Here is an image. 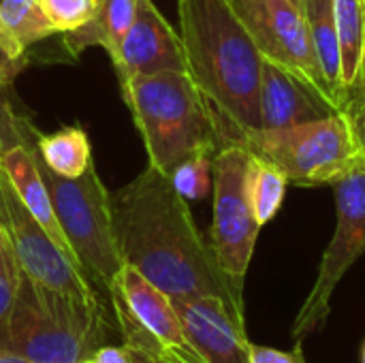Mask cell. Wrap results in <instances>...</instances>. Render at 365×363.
<instances>
[{
    "label": "cell",
    "instance_id": "obj_17",
    "mask_svg": "<svg viewBox=\"0 0 365 363\" xmlns=\"http://www.w3.org/2000/svg\"><path fill=\"white\" fill-rule=\"evenodd\" d=\"M340 41V109L349 92L365 83V0H334Z\"/></svg>",
    "mask_w": 365,
    "mask_h": 363
},
{
    "label": "cell",
    "instance_id": "obj_33",
    "mask_svg": "<svg viewBox=\"0 0 365 363\" xmlns=\"http://www.w3.org/2000/svg\"><path fill=\"white\" fill-rule=\"evenodd\" d=\"M81 363H92V359H86V362H81Z\"/></svg>",
    "mask_w": 365,
    "mask_h": 363
},
{
    "label": "cell",
    "instance_id": "obj_12",
    "mask_svg": "<svg viewBox=\"0 0 365 363\" xmlns=\"http://www.w3.org/2000/svg\"><path fill=\"white\" fill-rule=\"evenodd\" d=\"M107 295L120 302L163 344L165 357L156 363H207L188 342L169 295L145 280L135 267L124 263Z\"/></svg>",
    "mask_w": 365,
    "mask_h": 363
},
{
    "label": "cell",
    "instance_id": "obj_6",
    "mask_svg": "<svg viewBox=\"0 0 365 363\" xmlns=\"http://www.w3.org/2000/svg\"><path fill=\"white\" fill-rule=\"evenodd\" d=\"M237 145L274 165L289 184H336L364 165V154L342 111L274 131L246 133Z\"/></svg>",
    "mask_w": 365,
    "mask_h": 363
},
{
    "label": "cell",
    "instance_id": "obj_20",
    "mask_svg": "<svg viewBox=\"0 0 365 363\" xmlns=\"http://www.w3.org/2000/svg\"><path fill=\"white\" fill-rule=\"evenodd\" d=\"M287 178L269 163L250 154L248 163V195L255 216L261 227L272 223L287 197Z\"/></svg>",
    "mask_w": 365,
    "mask_h": 363
},
{
    "label": "cell",
    "instance_id": "obj_9",
    "mask_svg": "<svg viewBox=\"0 0 365 363\" xmlns=\"http://www.w3.org/2000/svg\"><path fill=\"white\" fill-rule=\"evenodd\" d=\"M0 229L9 240L19 270L34 282L77 297L88 304H98V291L88 280L83 270L60 250L41 223L19 199L9 175L0 167Z\"/></svg>",
    "mask_w": 365,
    "mask_h": 363
},
{
    "label": "cell",
    "instance_id": "obj_27",
    "mask_svg": "<svg viewBox=\"0 0 365 363\" xmlns=\"http://www.w3.org/2000/svg\"><path fill=\"white\" fill-rule=\"evenodd\" d=\"M24 122L26 120L19 118L13 111V107L6 105V101L0 98V154L6 148L24 141Z\"/></svg>",
    "mask_w": 365,
    "mask_h": 363
},
{
    "label": "cell",
    "instance_id": "obj_25",
    "mask_svg": "<svg viewBox=\"0 0 365 363\" xmlns=\"http://www.w3.org/2000/svg\"><path fill=\"white\" fill-rule=\"evenodd\" d=\"M28 49L19 47L0 26V88H9L28 64Z\"/></svg>",
    "mask_w": 365,
    "mask_h": 363
},
{
    "label": "cell",
    "instance_id": "obj_26",
    "mask_svg": "<svg viewBox=\"0 0 365 363\" xmlns=\"http://www.w3.org/2000/svg\"><path fill=\"white\" fill-rule=\"evenodd\" d=\"M340 111L346 116V120L351 124V131H353V135H355V139L359 143V150L364 154L365 163V83L344 96Z\"/></svg>",
    "mask_w": 365,
    "mask_h": 363
},
{
    "label": "cell",
    "instance_id": "obj_8",
    "mask_svg": "<svg viewBox=\"0 0 365 363\" xmlns=\"http://www.w3.org/2000/svg\"><path fill=\"white\" fill-rule=\"evenodd\" d=\"M248 163L250 152L237 143L222 145L212 158L214 220L210 244L222 272L240 289H244L257 237L263 229L248 195Z\"/></svg>",
    "mask_w": 365,
    "mask_h": 363
},
{
    "label": "cell",
    "instance_id": "obj_13",
    "mask_svg": "<svg viewBox=\"0 0 365 363\" xmlns=\"http://www.w3.org/2000/svg\"><path fill=\"white\" fill-rule=\"evenodd\" d=\"M111 62L120 83L135 75H154L165 71L188 73L182 39L152 0L137 2L135 21Z\"/></svg>",
    "mask_w": 365,
    "mask_h": 363
},
{
    "label": "cell",
    "instance_id": "obj_7",
    "mask_svg": "<svg viewBox=\"0 0 365 363\" xmlns=\"http://www.w3.org/2000/svg\"><path fill=\"white\" fill-rule=\"evenodd\" d=\"M334 190L338 223L323 252L317 280L293 321L291 338L295 344H304L306 338L323 332L331 315V300L338 285L365 255V167L336 182Z\"/></svg>",
    "mask_w": 365,
    "mask_h": 363
},
{
    "label": "cell",
    "instance_id": "obj_31",
    "mask_svg": "<svg viewBox=\"0 0 365 363\" xmlns=\"http://www.w3.org/2000/svg\"><path fill=\"white\" fill-rule=\"evenodd\" d=\"M361 363H365V342L364 347H361Z\"/></svg>",
    "mask_w": 365,
    "mask_h": 363
},
{
    "label": "cell",
    "instance_id": "obj_11",
    "mask_svg": "<svg viewBox=\"0 0 365 363\" xmlns=\"http://www.w3.org/2000/svg\"><path fill=\"white\" fill-rule=\"evenodd\" d=\"M184 334L195 351L207 363H248L250 340L246 334V315L227 302L199 295L171 300Z\"/></svg>",
    "mask_w": 365,
    "mask_h": 363
},
{
    "label": "cell",
    "instance_id": "obj_5",
    "mask_svg": "<svg viewBox=\"0 0 365 363\" xmlns=\"http://www.w3.org/2000/svg\"><path fill=\"white\" fill-rule=\"evenodd\" d=\"M30 148L38 173L47 186L56 218L79 267L94 287H101L107 293L124 265L113 231L111 195L101 182L94 163L83 175L73 180L60 178L47 169L34 148V126L30 135Z\"/></svg>",
    "mask_w": 365,
    "mask_h": 363
},
{
    "label": "cell",
    "instance_id": "obj_22",
    "mask_svg": "<svg viewBox=\"0 0 365 363\" xmlns=\"http://www.w3.org/2000/svg\"><path fill=\"white\" fill-rule=\"evenodd\" d=\"M212 158L214 156H210V154L192 156V158L184 160L182 165H178L173 169V173L169 175L173 188L186 201L203 199L212 190Z\"/></svg>",
    "mask_w": 365,
    "mask_h": 363
},
{
    "label": "cell",
    "instance_id": "obj_3",
    "mask_svg": "<svg viewBox=\"0 0 365 363\" xmlns=\"http://www.w3.org/2000/svg\"><path fill=\"white\" fill-rule=\"evenodd\" d=\"M120 90L156 171L171 175L184 160L214 156L225 145L218 118L188 73L135 75Z\"/></svg>",
    "mask_w": 365,
    "mask_h": 363
},
{
    "label": "cell",
    "instance_id": "obj_16",
    "mask_svg": "<svg viewBox=\"0 0 365 363\" xmlns=\"http://www.w3.org/2000/svg\"><path fill=\"white\" fill-rule=\"evenodd\" d=\"M139 0H96L92 17L77 30L64 32V43L71 53H79L86 47L101 45L107 49L113 60L120 51V45L135 21Z\"/></svg>",
    "mask_w": 365,
    "mask_h": 363
},
{
    "label": "cell",
    "instance_id": "obj_23",
    "mask_svg": "<svg viewBox=\"0 0 365 363\" xmlns=\"http://www.w3.org/2000/svg\"><path fill=\"white\" fill-rule=\"evenodd\" d=\"M38 2L45 17L49 19V24L58 34L77 30L92 17L96 9V0H38Z\"/></svg>",
    "mask_w": 365,
    "mask_h": 363
},
{
    "label": "cell",
    "instance_id": "obj_18",
    "mask_svg": "<svg viewBox=\"0 0 365 363\" xmlns=\"http://www.w3.org/2000/svg\"><path fill=\"white\" fill-rule=\"evenodd\" d=\"M34 148L47 169L66 180L83 175L92 165L90 139L79 126H66L51 135H43L34 128Z\"/></svg>",
    "mask_w": 365,
    "mask_h": 363
},
{
    "label": "cell",
    "instance_id": "obj_2",
    "mask_svg": "<svg viewBox=\"0 0 365 363\" xmlns=\"http://www.w3.org/2000/svg\"><path fill=\"white\" fill-rule=\"evenodd\" d=\"M186 71L212 105L222 143L261 131L263 56L227 0H178Z\"/></svg>",
    "mask_w": 365,
    "mask_h": 363
},
{
    "label": "cell",
    "instance_id": "obj_1",
    "mask_svg": "<svg viewBox=\"0 0 365 363\" xmlns=\"http://www.w3.org/2000/svg\"><path fill=\"white\" fill-rule=\"evenodd\" d=\"M111 216L122 263L135 267L169 300L212 295L244 312V289L222 272L169 175L148 165L111 195Z\"/></svg>",
    "mask_w": 365,
    "mask_h": 363
},
{
    "label": "cell",
    "instance_id": "obj_4",
    "mask_svg": "<svg viewBox=\"0 0 365 363\" xmlns=\"http://www.w3.org/2000/svg\"><path fill=\"white\" fill-rule=\"evenodd\" d=\"M103 304L47 289L19 272L13 308L0 327V349L28 363H81L105 344Z\"/></svg>",
    "mask_w": 365,
    "mask_h": 363
},
{
    "label": "cell",
    "instance_id": "obj_29",
    "mask_svg": "<svg viewBox=\"0 0 365 363\" xmlns=\"http://www.w3.org/2000/svg\"><path fill=\"white\" fill-rule=\"evenodd\" d=\"M90 359L92 363H133L124 347H109V344L98 347Z\"/></svg>",
    "mask_w": 365,
    "mask_h": 363
},
{
    "label": "cell",
    "instance_id": "obj_10",
    "mask_svg": "<svg viewBox=\"0 0 365 363\" xmlns=\"http://www.w3.org/2000/svg\"><path fill=\"white\" fill-rule=\"evenodd\" d=\"M261 56L293 73L325 101L340 109L310 43L302 6L291 0H227Z\"/></svg>",
    "mask_w": 365,
    "mask_h": 363
},
{
    "label": "cell",
    "instance_id": "obj_21",
    "mask_svg": "<svg viewBox=\"0 0 365 363\" xmlns=\"http://www.w3.org/2000/svg\"><path fill=\"white\" fill-rule=\"evenodd\" d=\"M0 26L24 49L58 34L38 0H0Z\"/></svg>",
    "mask_w": 365,
    "mask_h": 363
},
{
    "label": "cell",
    "instance_id": "obj_15",
    "mask_svg": "<svg viewBox=\"0 0 365 363\" xmlns=\"http://www.w3.org/2000/svg\"><path fill=\"white\" fill-rule=\"evenodd\" d=\"M30 135H32V124L26 120L24 122V141L6 148L0 154V167L9 175L11 184L15 186L19 199L30 210V214L41 223V227L60 246V250L66 252L77 263V259H75V255L71 250V244H68V240H66V235H64L58 218H56V212H53V205H51L47 186H45L41 173H38L36 163H34L32 148H30Z\"/></svg>",
    "mask_w": 365,
    "mask_h": 363
},
{
    "label": "cell",
    "instance_id": "obj_24",
    "mask_svg": "<svg viewBox=\"0 0 365 363\" xmlns=\"http://www.w3.org/2000/svg\"><path fill=\"white\" fill-rule=\"evenodd\" d=\"M19 272L21 270L13 255V248L0 229V327L13 308L17 287H19Z\"/></svg>",
    "mask_w": 365,
    "mask_h": 363
},
{
    "label": "cell",
    "instance_id": "obj_14",
    "mask_svg": "<svg viewBox=\"0 0 365 363\" xmlns=\"http://www.w3.org/2000/svg\"><path fill=\"white\" fill-rule=\"evenodd\" d=\"M261 131L289 128L338 113L340 109L317 94L293 73L263 58L261 68Z\"/></svg>",
    "mask_w": 365,
    "mask_h": 363
},
{
    "label": "cell",
    "instance_id": "obj_30",
    "mask_svg": "<svg viewBox=\"0 0 365 363\" xmlns=\"http://www.w3.org/2000/svg\"><path fill=\"white\" fill-rule=\"evenodd\" d=\"M0 363H28L26 359H21L19 355L15 353H9V351H2L0 349Z\"/></svg>",
    "mask_w": 365,
    "mask_h": 363
},
{
    "label": "cell",
    "instance_id": "obj_28",
    "mask_svg": "<svg viewBox=\"0 0 365 363\" xmlns=\"http://www.w3.org/2000/svg\"><path fill=\"white\" fill-rule=\"evenodd\" d=\"M248 363H308L304 353H302V344H295L293 351H280L274 347H263V344H250V355Z\"/></svg>",
    "mask_w": 365,
    "mask_h": 363
},
{
    "label": "cell",
    "instance_id": "obj_32",
    "mask_svg": "<svg viewBox=\"0 0 365 363\" xmlns=\"http://www.w3.org/2000/svg\"><path fill=\"white\" fill-rule=\"evenodd\" d=\"M293 4H297V6H302V0H291Z\"/></svg>",
    "mask_w": 365,
    "mask_h": 363
},
{
    "label": "cell",
    "instance_id": "obj_19",
    "mask_svg": "<svg viewBox=\"0 0 365 363\" xmlns=\"http://www.w3.org/2000/svg\"><path fill=\"white\" fill-rule=\"evenodd\" d=\"M302 13L321 71L340 103V41L334 0H302Z\"/></svg>",
    "mask_w": 365,
    "mask_h": 363
},
{
    "label": "cell",
    "instance_id": "obj_34",
    "mask_svg": "<svg viewBox=\"0 0 365 363\" xmlns=\"http://www.w3.org/2000/svg\"><path fill=\"white\" fill-rule=\"evenodd\" d=\"M361 167H365V163H364V165H361Z\"/></svg>",
    "mask_w": 365,
    "mask_h": 363
}]
</instances>
